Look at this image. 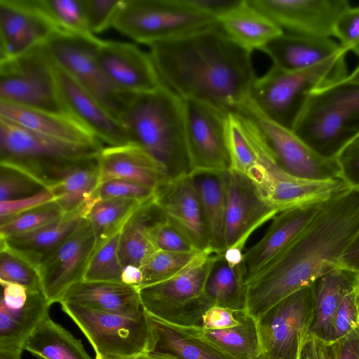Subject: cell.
I'll return each instance as SVG.
<instances>
[{
	"instance_id": "cell-31",
	"label": "cell",
	"mask_w": 359,
	"mask_h": 359,
	"mask_svg": "<svg viewBox=\"0 0 359 359\" xmlns=\"http://www.w3.org/2000/svg\"><path fill=\"white\" fill-rule=\"evenodd\" d=\"M224 32L238 46L252 53L262 49L282 30L266 15L250 4L241 1L218 20Z\"/></svg>"
},
{
	"instance_id": "cell-29",
	"label": "cell",
	"mask_w": 359,
	"mask_h": 359,
	"mask_svg": "<svg viewBox=\"0 0 359 359\" xmlns=\"http://www.w3.org/2000/svg\"><path fill=\"white\" fill-rule=\"evenodd\" d=\"M148 316L151 338L147 353L170 359H233L184 327Z\"/></svg>"
},
{
	"instance_id": "cell-56",
	"label": "cell",
	"mask_w": 359,
	"mask_h": 359,
	"mask_svg": "<svg viewBox=\"0 0 359 359\" xmlns=\"http://www.w3.org/2000/svg\"><path fill=\"white\" fill-rule=\"evenodd\" d=\"M339 266L359 272V231L343 253Z\"/></svg>"
},
{
	"instance_id": "cell-59",
	"label": "cell",
	"mask_w": 359,
	"mask_h": 359,
	"mask_svg": "<svg viewBox=\"0 0 359 359\" xmlns=\"http://www.w3.org/2000/svg\"><path fill=\"white\" fill-rule=\"evenodd\" d=\"M22 348L2 349L0 348V359H21Z\"/></svg>"
},
{
	"instance_id": "cell-61",
	"label": "cell",
	"mask_w": 359,
	"mask_h": 359,
	"mask_svg": "<svg viewBox=\"0 0 359 359\" xmlns=\"http://www.w3.org/2000/svg\"><path fill=\"white\" fill-rule=\"evenodd\" d=\"M347 79L351 81L359 83V65L352 73L348 75Z\"/></svg>"
},
{
	"instance_id": "cell-51",
	"label": "cell",
	"mask_w": 359,
	"mask_h": 359,
	"mask_svg": "<svg viewBox=\"0 0 359 359\" xmlns=\"http://www.w3.org/2000/svg\"><path fill=\"white\" fill-rule=\"evenodd\" d=\"M336 160L340 178L350 189L359 191V137L350 143Z\"/></svg>"
},
{
	"instance_id": "cell-2",
	"label": "cell",
	"mask_w": 359,
	"mask_h": 359,
	"mask_svg": "<svg viewBox=\"0 0 359 359\" xmlns=\"http://www.w3.org/2000/svg\"><path fill=\"white\" fill-rule=\"evenodd\" d=\"M359 231V191L348 188L325 201L296 241L247 283L246 311L257 320L280 301L339 266Z\"/></svg>"
},
{
	"instance_id": "cell-42",
	"label": "cell",
	"mask_w": 359,
	"mask_h": 359,
	"mask_svg": "<svg viewBox=\"0 0 359 359\" xmlns=\"http://www.w3.org/2000/svg\"><path fill=\"white\" fill-rule=\"evenodd\" d=\"M121 231L96 249L83 280L121 283L123 265L118 252Z\"/></svg>"
},
{
	"instance_id": "cell-12",
	"label": "cell",
	"mask_w": 359,
	"mask_h": 359,
	"mask_svg": "<svg viewBox=\"0 0 359 359\" xmlns=\"http://www.w3.org/2000/svg\"><path fill=\"white\" fill-rule=\"evenodd\" d=\"M313 318L311 286L286 297L257 320L259 359H298Z\"/></svg>"
},
{
	"instance_id": "cell-6",
	"label": "cell",
	"mask_w": 359,
	"mask_h": 359,
	"mask_svg": "<svg viewBox=\"0 0 359 359\" xmlns=\"http://www.w3.org/2000/svg\"><path fill=\"white\" fill-rule=\"evenodd\" d=\"M102 145H81L46 137L0 118V163L50 187L75 162L97 156Z\"/></svg>"
},
{
	"instance_id": "cell-60",
	"label": "cell",
	"mask_w": 359,
	"mask_h": 359,
	"mask_svg": "<svg viewBox=\"0 0 359 359\" xmlns=\"http://www.w3.org/2000/svg\"><path fill=\"white\" fill-rule=\"evenodd\" d=\"M95 359H100L95 358ZM114 359H170L166 357L159 356L153 355L149 353H145L137 355H133L129 357H125V358H114Z\"/></svg>"
},
{
	"instance_id": "cell-10",
	"label": "cell",
	"mask_w": 359,
	"mask_h": 359,
	"mask_svg": "<svg viewBox=\"0 0 359 359\" xmlns=\"http://www.w3.org/2000/svg\"><path fill=\"white\" fill-rule=\"evenodd\" d=\"M101 41L58 31L45 44L55 65L120 120L134 95L119 92L104 75L97 59Z\"/></svg>"
},
{
	"instance_id": "cell-41",
	"label": "cell",
	"mask_w": 359,
	"mask_h": 359,
	"mask_svg": "<svg viewBox=\"0 0 359 359\" xmlns=\"http://www.w3.org/2000/svg\"><path fill=\"white\" fill-rule=\"evenodd\" d=\"M60 31L83 37H95L89 29L84 0H41Z\"/></svg>"
},
{
	"instance_id": "cell-32",
	"label": "cell",
	"mask_w": 359,
	"mask_h": 359,
	"mask_svg": "<svg viewBox=\"0 0 359 359\" xmlns=\"http://www.w3.org/2000/svg\"><path fill=\"white\" fill-rule=\"evenodd\" d=\"M189 173L201 203L211 250L215 255H222L226 250V171Z\"/></svg>"
},
{
	"instance_id": "cell-28",
	"label": "cell",
	"mask_w": 359,
	"mask_h": 359,
	"mask_svg": "<svg viewBox=\"0 0 359 359\" xmlns=\"http://www.w3.org/2000/svg\"><path fill=\"white\" fill-rule=\"evenodd\" d=\"M273 65L288 71L309 69L347 53L332 38L283 33L263 49Z\"/></svg>"
},
{
	"instance_id": "cell-17",
	"label": "cell",
	"mask_w": 359,
	"mask_h": 359,
	"mask_svg": "<svg viewBox=\"0 0 359 359\" xmlns=\"http://www.w3.org/2000/svg\"><path fill=\"white\" fill-rule=\"evenodd\" d=\"M58 31L41 0H0V60L45 43Z\"/></svg>"
},
{
	"instance_id": "cell-9",
	"label": "cell",
	"mask_w": 359,
	"mask_h": 359,
	"mask_svg": "<svg viewBox=\"0 0 359 359\" xmlns=\"http://www.w3.org/2000/svg\"><path fill=\"white\" fill-rule=\"evenodd\" d=\"M0 101L65 113L58 92L55 65L45 43L17 57L0 60Z\"/></svg>"
},
{
	"instance_id": "cell-19",
	"label": "cell",
	"mask_w": 359,
	"mask_h": 359,
	"mask_svg": "<svg viewBox=\"0 0 359 359\" xmlns=\"http://www.w3.org/2000/svg\"><path fill=\"white\" fill-rule=\"evenodd\" d=\"M325 201L296 206L278 213L272 219L262 238L244 252L241 270L246 285L296 241L312 222Z\"/></svg>"
},
{
	"instance_id": "cell-33",
	"label": "cell",
	"mask_w": 359,
	"mask_h": 359,
	"mask_svg": "<svg viewBox=\"0 0 359 359\" xmlns=\"http://www.w3.org/2000/svg\"><path fill=\"white\" fill-rule=\"evenodd\" d=\"M98 155L72 164L48 188L65 215L79 210L94 197L100 183Z\"/></svg>"
},
{
	"instance_id": "cell-46",
	"label": "cell",
	"mask_w": 359,
	"mask_h": 359,
	"mask_svg": "<svg viewBox=\"0 0 359 359\" xmlns=\"http://www.w3.org/2000/svg\"><path fill=\"white\" fill-rule=\"evenodd\" d=\"M149 235L157 250L173 252L199 251L163 215L151 224Z\"/></svg>"
},
{
	"instance_id": "cell-55",
	"label": "cell",
	"mask_w": 359,
	"mask_h": 359,
	"mask_svg": "<svg viewBox=\"0 0 359 359\" xmlns=\"http://www.w3.org/2000/svg\"><path fill=\"white\" fill-rule=\"evenodd\" d=\"M331 343L308 335L301 347L298 359H329Z\"/></svg>"
},
{
	"instance_id": "cell-49",
	"label": "cell",
	"mask_w": 359,
	"mask_h": 359,
	"mask_svg": "<svg viewBox=\"0 0 359 359\" xmlns=\"http://www.w3.org/2000/svg\"><path fill=\"white\" fill-rule=\"evenodd\" d=\"M122 0H84L90 31L94 35L113 27Z\"/></svg>"
},
{
	"instance_id": "cell-27",
	"label": "cell",
	"mask_w": 359,
	"mask_h": 359,
	"mask_svg": "<svg viewBox=\"0 0 359 359\" xmlns=\"http://www.w3.org/2000/svg\"><path fill=\"white\" fill-rule=\"evenodd\" d=\"M358 283L359 272L340 266L312 282L313 318L308 335L330 343L336 312L344 298L358 287Z\"/></svg>"
},
{
	"instance_id": "cell-30",
	"label": "cell",
	"mask_w": 359,
	"mask_h": 359,
	"mask_svg": "<svg viewBox=\"0 0 359 359\" xmlns=\"http://www.w3.org/2000/svg\"><path fill=\"white\" fill-rule=\"evenodd\" d=\"M86 205L79 210L65 215L58 221L34 231L0 238V243L38 268L41 261L79 226L86 217Z\"/></svg>"
},
{
	"instance_id": "cell-24",
	"label": "cell",
	"mask_w": 359,
	"mask_h": 359,
	"mask_svg": "<svg viewBox=\"0 0 359 359\" xmlns=\"http://www.w3.org/2000/svg\"><path fill=\"white\" fill-rule=\"evenodd\" d=\"M98 161L100 182L126 180L156 190L170 180L164 168L135 144L104 147Z\"/></svg>"
},
{
	"instance_id": "cell-7",
	"label": "cell",
	"mask_w": 359,
	"mask_h": 359,
	"mask_svg": "<svg viewBox=\"0 0 359 359\" xmlns=\"http://www.w3.org/2000/svg\"><path fill=\"white\" fill-rule=\"evenodd\" d=\"M217 25L186 0H122L113 27L149 46Z\"/></svg>"
},
{
	"instance_id": "cell-37",
	"label": "cell",
	"mask_w": 359,
	"mask_h": 359,
	"mask_svg": "<svg viewBox=\"0 0 359 359\" xmlns=\"http://www.w3.org/2000/svg\"><path fill=\"white\" fill-rule=\"evenodd\" d=\"M203 295L211 306L236 311L246 309L247 285L243 280L241 265L232 267L223 254L215 255Z\"/></svg>"
},
{
	"instance_id": "cell-39",
	"label": "cell",
	"mask_w": 359,
	"mask_h": 359,
	"mask_svg": "<svg viewBox=\"0 0 359 359\" xmlns=\"http://www.w3.org/2000/svg\"><path fill=\"white\" fill-rule=\"evenodd\" d=\"M142 204L130 199L98 200L95 197L86 218L94 231L97 239L96 249L120 232Z\"/></svg>"
},
{
	"instance_id": "cell-16",
	"label": "cell",
	"mask_w": 359,
	"mask_h": 359,
	"mask_svg": "<svg viewBox=\"0 0 359 359\" xmlns=\"http://www.w3.org/2000/svg\"><path fill=\"white\" fill-rule=\"evenodd\" d=\"M285 34L334 37L341 15L351 6L346 0H248Z\"/></svg>"
},
{
	"instance_id": "cell-5",
	"label": "cell",
	"mask_w": 359,
	"mask_h": 359,
	"mask_svg": "<svg viewBox=\"0 0 359 359\" xmlns=\"http://www.w3.org/2000/svg\"><path fill=\"white\" fill-rule=\"evenodd\" d=\"M348 75L345 55L298 71L273 65L265 74L255 79L249 102L262 116L292 131L309 93Z\"/></svg>"
},
{
	"instance_id": "cell-14",
	"label": "cell",
	"mask_w": 359,
	"mask_h": 359,
	"mask_svg": "<svg viewBox=\"0 0 359 359\" xmlns=\"http://www.w3.org/2000/svg\"><path fill=\"white\" fill-rule=\"evenodd\" d=\"M257 125L278 165L287 174L304 180L340 178L336 159H326L313 151L293 131L262 116L250 102L239 112Z\"/></svg>"
},
{
	"instance_id": "cell-23",
	"label": "cell",
	"mask_w": 359,
	"mask_h": 359,
	"mask_svg": "<svg viewBox=\"0 0 359 359\" xmlns=\"http://www.w3.org/2000/svg\"><path fill=\"white\" fill-rule=\"evenodd\" d=\"M155 201L164 217L198 250L212 252L201 203L190 173L169 180L160 186L156 190Z\"/></svg>"
},
{
	"instance_id": "cell-8",
	"label": "cell",
	"mask_w": 359,
	"mask_h": 359,
	"mask_svg": "<svg viewBox=\"0 0 359 359\" xmlns=\"http://www.w3.org/2000/svg\"><path fill=\"white\" fill-rule=\"evenodd\" d=\"M215 254L165 280L139 289L146 312L163 322L183 327H202L212 306L203 295Z\"/></svg>"
},
{
	"instance_id": "cell-34",
	"label": "cell",
	"mask_w": 359,
	"mask_h": 359,
	"mask_svg": "<svg viewBox=\"0 0 359 359\" xmlns=\"http://www.w3.org/2000/svg\"><path fill=\"white\" fill-rule=\"evenodd\" d=\"M184 328L212 344L233 359L260 358L257 320L245 309L241 311L240 323L232 327L222 330H206L201 327Z\"/></svg>"
},
{
	"instance_id": "cell-45",
	"label": "cell",
	"mask_w": 359,
	"mask_h": 359,
	"mask_svg": "<svg viewBox=\"0 0 359 359\" xmlns=\"http://www.w3.org/2000/svg\"><path fill=\"white\" fill-rule=\"evenodd\" d=\"M46 189L25 172L0 163V202L30 196Z\"/></svg>"
},
{
	"instance_id": "cell-20",
	"label": "cell",
	"mask_w": 359,
	"mask_h": 359,
	"mask_svg": "<svg viewBox=\"0 0 359 359\" xmlns=\"http://www.w3.org/2000/svg\"><path fill=\"white\" fill-rule=\"evenodd\" d=\"M97 59L109 82L125 95L151 92L163 85L149 53L132 43L102 40Z\"/></svg>"
},
{
	"instance_id": "cell-50",
	"label": "cell",
	"mask_w": 359,
	"mask_h": 359,
	"mask_svg": "<svg viewBox=\"0 0 359 359\" xmlns=\"http://www.w3.org/2000/svg\"><path fill=\"white\" fill-rule=\"evenodd\" d=\"M54 196L48 189L20 199L0 202V224L26 211L54 201Z\"/></svg>"
},
{
	"instance_id": "cell-13",
	"label": "cell",
	"mask_w": 359,
	"mask_h": 359,
	"mask_svg": "<svg viewBox=\"0 0 359 359\" xmlns=\"http://www.w3.org/2000/svg\"><path fill=\"white\" fill-rule=\"evenodd\" d=\"M190 172L231 170L226 121L221 109L195 100H183Z\"/></svg>"
},
{
	"instance_id": "cell-63",
	"label": "cell",
	"mask_w": 359,
	"mask_h": 359,
	"mask_svg": "<svg viewBox=\"0 0 359 359\" xmlns=\"http://www.w3.org/2000/svg\"><path fill=\"white\" fill-rule=\"evenodd\" d=\"M358 291H359V283H358Z\"/></svg>"
},
{
	"instance_id": "cell-21",
	"label": "cell",
	"mask_w": 359,
	"mask_h": 359,
	"mask_svg": "<svg viewBox=\"0 0 359 359\" xmlns=\"http://www.w3.org/2000/svg\"><path fill=\"white\" fill-rule=\"evenodd\" d=\"M0 348H23L50 304L41 290H29L14 283H0Z\"/></svg>"
},
{
	"instance_id": "cell-25",
	"label": "cell",
	"mask_w": 359,
	"mask_h": 359,
	"mask_svg": "<svg viewBox=\"0 0 359 359\" xmlns=\"http://www.w3.org/2000/svg\"><path fill=\"white\" fill-rule=\"evenodd\" d=\"M0 118L62 142L103 146L90 131L66 113L29 108L0 101Z\"/></svg>"
},
{
	"instance_id": "cell-58",
	"label": "cell",
	"mask_w": 359,
	"mask_h": 359,
	"mask_svg": "<svg viewBox=\"0 0 359 359\" xmlns=\"http://www.w3.org/2000/svg\"><path fill=\"white\" fill-rule=\"evenodd\" d=\"M243 254L244 252L242 250L236 248H230L225 250L223 255L231 266L236 267L241 265Z\"/></svg>"
},
{
	"instance_id": "cell-11",
	"label": "cell",
	"mask_w": 359,
	"mask_h": 359,
	"mask_svg": "<svg viewBox=\"0 0 359 359\" xmlns=\"http://www.w3.org/2000/svg\"><path fill=\"white\" fill-rule=\"evenodd\" d=\"M60 304L86 335L95 358L114 359L147 353L151 338L148 313L133 318L74 304Z\"/></svg>"
},
{
	"instance_id": "cell-18",
	"label": "cell",
	"mask_w": 359,
	"mask_h": 359,
	"mask_svg": "<svg viewBox=\"0 0 359 359\" xmlns=\"http://www.w3.org/2000/svg\"><path fill=\"white\" fill-rule=\"evenodd\" d=\"M226 250H243L252 233L278 213L263 198L255 184L233 170L226 171Z\"/></svg>"
},
{
	"instance_id": "cell-22",
	"label": "cell",
	"mask_w": 359,
	"mask_h": 359,
	"mask_svg": "<svg viewBox=\"0 0 359 359\" xmlns=\"http://www.w3.org/2000/svg\"><path fill=\"white\" fill-rule=\"evenodd\" d=\"M55 74L65 113L81 123L102 144H107V147L131 143L123 123L117 117L56 65Z\"/></svg>"
},
{
	"instance_id": "cell-38",
	"label": "cell",
	"mask_w": 359,
	"mask_h": 359,
	"mask_svg": "<svg viewBox=\"0 0 359 359\" xmlns=\"http://www.w3.org/2000/svg\"><path fill=\"white\" fill-rule=\"evenodd\" d=\"M226 131L231 170L244 174L252 180L258 168L252 120L241 113H229L226 116Z\"/></svg>"
},
{
	"instance_id": "cell-26",
	"label": "cell",
	"mask_w": 359,
	"mask_h": 359,
	"mask_svg": "<svg viewBox=\"0 0 359 359\" xmlns=\"http://www.w3.org/2000/svg\"><path fill=\"white\" fill-rule=\"evenodd\" d=\"M61 302L133 318L147 313L139 289L118 282L80 281L67 291Z\"/></svg>"
},
{
	"instance_id": "cell-15",
	"label": "cell",
	"mask_w": 359,
	"mask_h": 359,
	"mask_svg": "<svg viewBox=\"0 0 359 359\" xmlns=\"http://www.w3.org/2000/svg\"><path fill=\"white\" fill-rule=\"evenodd\" d=\"M97 245L90 222L84 218L76 229L38 266L42 291L50 304L60 303L67 291L83 280Z\"/></svg>"
},
{
	"instance_id": "cell-36",
	"label": "cell",
	"mask_w": 359,
	"mask_h": 359,
	"mask_svg": "<svg viewBox=\"0 0 359 359\" xmlns=\"http://www.w3.org/2000/svg\"><path fill=\"white\" fill-rule=\"evenodd\" d=\"M23 348L39 359H93L81 340L53 321L49 314L27 338Z\"/></svg>"
},
{
	"instance_id": "cell-54",
	"label": "cell",
	"mask_w": 359,
	"mask_h": 359,
	"mask_svg": "<svg viewBox=\"0 0 359 359\" xmlns=\"http://www.w3.org/2000/svg\"><path fill=\"white\" fill-rule=\"evenodd\" d=\"M191 6L217 20L236 6L241 0H186Z\"/></svg>"
},
{
	"instance_id": "cell-40",
	"label": "cell",
	"mask_w": 359,
	"mask_h": 359,
	"mask_svg": "<svg viewBox=\"0 0 359 359\" xmlns=\"http://www.w3.org/2000/svg\"><path fill=\"white\" fill-rule=\"evenodd\" d=\"M212 254L202 251L173 252L158 250L140 266L143 276L141 287L169 279L203 262Z\"/></svg>"
},
{
	"instance_id": "cell-52",
	"label": "cell",
	"mask_w": 359,
	"mask_h": 359,
	"mask_svg": "<svg viewBox=\"0 0 359 359\" xmlns=\"http://www.w3.org/2000/svg\"><path fill=\"white\" fill-rule=\"evenodd\" d=\"M241 311L212 306L203 316L201 327L206 330H222L234 327L240 323Z\"/></svg>"
},
{
	"instance_id": "cell-47",
	"label": "cell",
	"mask_w": 359,
	"mask_h": 359,
	"mask_svg": "<svg viewBox=\"0 0 359 359\" xmlns=\"http://www.w3.org/2000/svg\"><path fill=\"white\" fill-rule=\"evenodd\" d=\"M155 196V189L137 182L120 179L100 182L95 193V196L98 200L130 199L142 203L154 199Z\"/></svg>"
},
{
	"instance_id": "cell-4",
	"label": "cell",
	"mask_w": 359,
	"mask_h": 359,
	"mask_svg": "<svg viewBox=\"0 0 359 359\" xmlns=\"http://www.w3.org/2000/svg\"><path fill=\"white\" fill-rule=\"evenodd\" d=\"M292 131L321 157L336 159L359 137V83L346 77L311 91Z\"/></svg>"
},
{
	"instance_id": "cell-44",
	"label": "cell",
	"mask_w": 359,
	"mask_h": 359,
	"mask_svg": "<svg viewBox=\"0 0 359 359\" xmlns=\"http://www.w3.org/2000/svg\"><path fill=\"white\" fill-rule=\"evenodd\" d=\"M0 283H14L29 290H41L36 267L4 245L0 248Z\"/></svg>"
},
{
	"instance_id": "cell-62",
	"label": "cell",
	"mask_w": 359,
	"mask_h": 359,
	"mask_svg": "<svg viewBox=\"0 0 359 359\" xmlns=\"http://www.w3.org/2000/svg\"><path fill=\"white\" fill-rule=\"evenodd\" d=\"M329 359H335L332 343H331V349H330Z\"/></svg>"
},
{
	"instance_id": "cell-43",
	"label": "cell",
	"mask_w": 359,
	"mask_h": 359,
	"mask_svg": "<svg viewBox=\"0 0 359 359\" xmlns=\"http://www.w3.org/2000/svg\"><path fill=\"white\" fill-rule=\"evenodd\" d=\"M64 215L55 201L48 203L0 224V238L34 231L58 221Z\"/></svg>"
},
{
	"instance_id": "cell-48",
	"label": "cell",
	"mask_w": 359,
	"mask_h": 359,
	"mask_svg": "<svg viewBox=\"0 0 359 359\" xmlns=\"http://www.w3.org/2000/svg\"><path fill=\"white\" fill-rule=\"evenodd\" d=\"M359 327L358 287L341 302L334 318L330 343H333Z\"/></svg>"
},
{
	"instance_id": "cell-53",
	"label": "cell",
	"mask_w": 359,
	"mask_h": 359,
	"mask_svg": "<svg viewBox=\"0 0 359 359\" xmlns=\"http://www.w3.org/2000/svg\"><path fill=\"white\" fill-rule=\"evenodd\" d=\"M332 345L335 359H359V327Z\"/></svg>"
},
{
	"instance_id": "cell-57",
	"label": "cell",
	"mask_w": 359,
	"mask_h": 359,
	"mask_svg": "<svg viewBox=\"0 0 359 359\" xmlns=\"http://www.w3.org/2000/svg\"><path fill=\"white\" fill-rule=\"evenodd\" d=\"M143 281L140 266L128 264L123 266L121 283L140 289Z\"/></svg>"
},
{
	"instance_id": "cell-3",
	"label": "cell",
	"mask_w": 359,
	"mask_h": 359,
	"mask_svg": "<svg viewBox=\"0 0 359 359\" xmlns=\"http://www.w3.org/2000/svg\"><path fill=\"white\" fill-rule=\"evenodd\" d=\"M120 120L130 142L143 149L170 180L190 172L183 100L162 85L134 95Z\"/></svg>"
},
{
	"instance_id": "cell-1",
	"label": "cell",
	"mask_w": 359,
	"mask_h": 359,
	"mask_svg": "<svg viewBox=\"0 0 359 359\" xmlns=\"http://www.w3.org/2000/svg\"><path fill=\"white\" fill-rule=\"evenodd\" d=\"M149 47L162 84L182 100L205 102L226 114L248 104L257 78L251 53L219 23Z\"/></svg>"
},
{
	"instance_id": "cell-35",
	"label": "cell",
	"mask_w": 359,
	"mask_h": 359,
	"mask_svg": "<svg viewBox=\"0 0 359 359\" xmlns=\"http://www.w3.org/2000/svg\"><path fill=\"white\" fill-rule=\"evenodd\" d=\"M162 215L154 198L143 203L128 220L121 231L118 249L123 266H141L158 250L149 235V228Z\"/></svg>"
}]
</instances>
